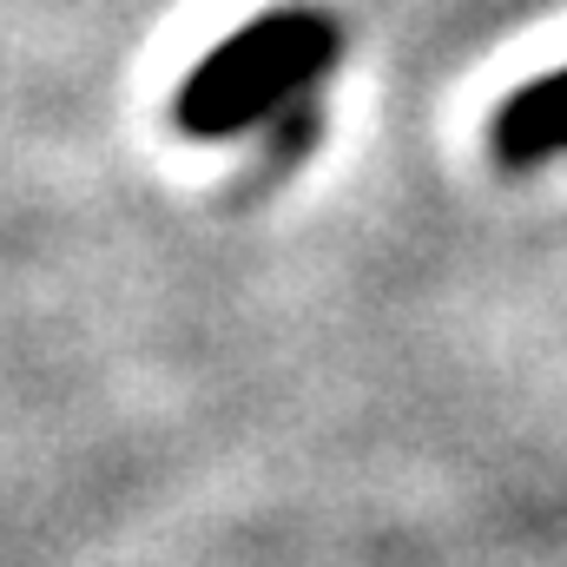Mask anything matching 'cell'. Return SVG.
I'll list each match as a JSON object with an SVG mask.
<instances>
[{
  "label": "cell",
  "mask_w": 567,
  "mask_h": 567,
  "mask_svg": "<svg viewBox=\"0 0 567 567\" xmlns=\"http://www.w3.org/2000/svg\"><path fill=\"white\" fill-rule=\"evenodd\" d=\"M488 133H495V152H502L508 165L561 158V152H567V66H561V73L528 80V86H515Z\"/></svg>",
  "instance_id": "cell-2"
},
{
  "label": "cell",
  "mask_w": 567,
  "mask_h": 567,
  "mask_svg": "<svg viewBox=\"0 0 567 567\" xmlns=\"http://www.w3.org/2000/svg\"><path fill=\"white\" fill-rule=\"evenodd\" d=\"M337 60V20L323 7H271L212 47L178 86V126L198 140H231L278 120Z\"/></svg>",
  "instance_id": "cell-1"
}]
</instances>
